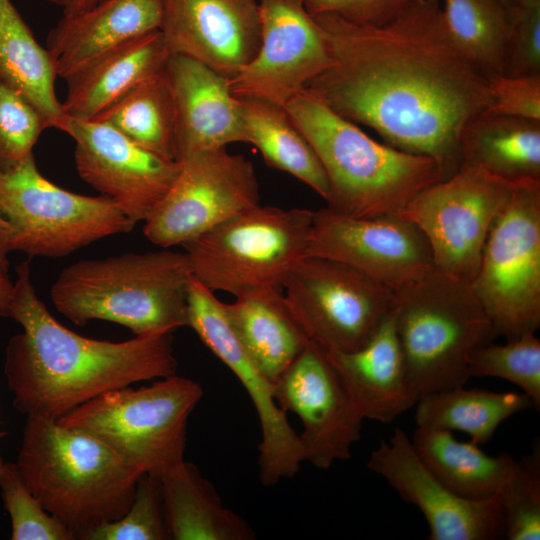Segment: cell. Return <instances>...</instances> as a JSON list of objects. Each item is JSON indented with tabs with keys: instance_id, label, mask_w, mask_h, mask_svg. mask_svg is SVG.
Returning a JSON list of instances; mask_svg holds the SVG:
<instances>
[{
	"instance_id": "cell-44",
	"label": "cell",
	"mask_w": 540,
	"mask_h": 540,
	"mask_svg": "<svg viewBox=\"0 0 540 540\" xmlns=\"http://www.w3.org/2000/svg\"><path fill=\"white\" fill-rule=\"evenodd\" d=\"M8 254L9 252L5 244L4 227L0 221V275L2 276H8L10 266Z\"/></svg>"
},
{
	"instance_id": "cell-34",
	"label": "cell",
	"mask_w": 540,
	"mask_h": 540,
	"mask_svg": "<svg viewBox=\"0 0 540 540\" xmlns=\"http://www.w3.org/2000/svg\"><path fill=\"white\" fill-rule=\"evenodd\" d=\"M468 376L496 377L520 387L540 409V340L527 333L506 344L487 343L475 349L468 362Z\"/></svg>"
},
{
	"instance_id": "cell-6",
	"label": "cell",
	"mask_w": 540,
	"mask_h": 540,
	"mask_svg": "<svg viewBox=\"0 0 540 540\" xmlns=\"http://www.w3.org/2000/svg\"><path fill=\"white\" fill-rule=\"evenodd\" d=\"M392 311L419 396L464 386L472 352L496 336L471 285L434 268L394 291Z\"/></svg>"
},
{
	"instance_id": "cell-41",
	"label": "cell",
	"mask_w": 540,
	"mask_h": 540,
	"mask_svg": "<svg viewBox=\"0 0 540 540\" xmlns=\"http://www.w3.org/2000/svg\"><path fill=\"white\" fill-rule=\"evenodd\" d=\"M414 0H303L312 16L334 15L359 25H381Z\"/></svg>"
},
{
	"instance_id": "cell-43",
	"label": "cell",
	"mask_w": 540,
	"mask_h": 540,
	"mask_svg": "<svg viewBox=\"0 0 540 540\" xmlns=\"http://www.w3.org/2000/svg\"><path fill=\"white\" fill-rule=\"evenodd\" d=\"M13 282L8 276L0 275V317H7Z\"/></svg>"
},
{
	"instance_id": "cell-12",
	"label": "cell",
	"mask_w": 540,
	"mask_h": 540,
	"mask_svg": "<svg viewBox=\"0 0 540 540\" xmlns=\"http://www.w3.org/2000/svg\"><path fill=\"white\" fill-rule=\"evenodd\" d=\"M515 187L462 164L419 192L399 214L426 238L434 269L470 284L490 228Z\"/></svg>"
},
{
	"instance_id": "cell-24",
	"label": "cell",
	"mask_w": 540,
	"mask_h": 540,
	"mask_svg": "<svg viewBox=\"0 0 540 540\" xmlns=\"http://www.w3.org/2000/svg\"><path fill=\"white\" fill-rule=\"evenodd\" d=\"M169 51L159 29L99 56L64 80V115L91 120L128 92L164 71Z\"/></svg>"
},
{
	"instance_id": "cell-35",
	"label": "cell",
	"mask_w": 540,
	"mask_h": 540,
	"mask_svg": "<svg viewBox=\"0 0 540 540\" xmlns=\"http://www.w3.org/2000/svg\"><path fill=\"white\" fill-rule=\"evenodd\" d=\"M504 538L540 539V447L537 442L500 493Z\"/></svg>"
},
{
	"instance_id": "cell-10",
	"label": "cell",
	"mask_w": 540,
	"mask_h": 540,
	"mask_svg": "<svg viewBox=\"0 0 540 540\" xmlns=\"http://www.w3.org/2000/svg\"><path fill=\"white\" fill-rule=\"evenodd\" d=\"M495 335L540 325V184L516 186L495 219L470 283Z\"/></svg>"
},
{
	"instance_id": "cell-23",
	"label": "cell",
	"mask_w": 540,
	"mask_h": 540,
	"mask_svg": "<svg viewBox=\"0 0 540 540\" xmlns=\"http://www.w3.org/2000/svg\"><path fill=\"white\" fill-rule=\"evenodd\" d=\"M161 18L162 0H100L84 12L63 15L46 39L57 77L65 79L104 53L159 29Z\"/></svg>"
},
{
	"instance_id": "cell-9",
	"label": "cell",
	"mask_w": 540,
	"mask_h": 540,
	"mask_svg": "<svg viewBox=\"0 0 540 540\" xmlns=\"http://www.w3.org/2000/svg\"><path fill=\"white\" fill-rule=\"evenodd\" d=\"M0 221L8 252L63 257L135 222L110 198L65 190L45 178L34 154L0 173Z\"/></svg>"
},
{
	"instance_id": "cell-42",
	"label": "cell",
	"mask_w": 540,
	"mask_h": 540,
	"mask_svg": "<svg viewBox=\"0 0 540 540\" xmlns=\"http://www.w3.org/2000/svg\"><path fill=\"white\" fill-rule=\"evenodd\" d=\"M50 3L62 8L63 15H74L84 12L100 0H47Z\"/></svg>"
},
{
	"instance_id": "cell-45",
	"label": "cell",
	"mask_w": 540,
	"mask_h": 540,
	"mask_svg": "<svg viewBox=\"0 0 540 540\" xmlns=\"http://www.w3.org/2000/svg\"><path fill=\"white\" fill-rule=\"evenodd\" d=\"M507 9L517 4L520 0H499Z\"/></svg>"
},
{
	"instance_id": "cell-21",
	"label": "cell",
	"mask_w": 540,
	"mask_h": 540,
	"mask_svg": "<svg viewBox=\"0 0 540 540\" xmlns=\"http://www.w3.org/2000/svg\"><path fill=\"white\" fill-rule=\"evenodd\" d=\"M176 119L177 161L206 150L246 143L239 99L230 79L183 55H169L166 67Z\"/></svg>"
},
{
	"instance_id": "cell-2",
	"label": "cell",
	"mask_w": 540,
	"mask_h": 540,
	"mask_svg": "<svg viewBox=\"0 0 540 540\" xmlns=\"http://www.w3.org/2000/svg\"><path fill=\"white\" fill-rule=\"evenodd\" d=\"M16 275L7 317L23 332L8 342L4 373L20 412L58 419L104 392L176 374L172 333L121 342L81 336L39 299L28 261Z\"/></svg>"
},
{
	"instance_id": "cell-32",
	"label": "cell",
	"mask_w": 540,
	"mask_h": 540,
	"mask_svg": "<svg viewBox=\"0 0 540 540\" xmlns=\"http://www.w3.org/2000/svg\"><path fill=\"white\" fill-rule=\"evenodd\" d=\"M91 120L103 122L143 148L177 161L175 109L165 69Z\"/></svg>"
},
{
	"instance_id": "cell-26",
	"label": "cell",
	"mask_w": 540,
	"mask_h": 540,
	"mask_svg": "<svg viewBox=\"0 0 540 540\" xmlns=\"http://www.w3.org/2000/svg\"><path fill=\"white\" fill-rule=\"evenodd\" d=\"M158 478L170 539H255L248 522L224 507L214 486L192 463L182 460Z\"/></svg>"
},
{
	"instance_id": "cell-17",
	"label": "cell",
	"mask_w": 540,
	"mask_h": 540,
	"mask_svg": "<svg viewBox=\"0 0 540 540\" xmlns=\"http://www.w3.org/2000/svg\"><path fill=\"white\" fill-rule=\"evenodd\" d=\"M261 43L255 57L230 79L237 98L285 107L331 63L322 28L303 0H257Z\"/></svg>"
},
{
	"instance_id": "cell-31",
	"label": "cell",
	"mask_w": 540,
	"mask_h": 540,
	"mask_svg": "<svg viewBox=\"0 0 540 540\" xmlns=\"http://www.w3.org/2000/svg\"><path fill=\"white\" fill-rule=\"evenodd\" d=\"M524 393L465 389L464 386L420 395L415 405L417 427L465 432L476 445L490 441L498 426L532 407Z\"/></svg>"
},
{
	"instance_id": "cell-37",
	"label": "cell",
	"mask_w": 540,
	"mask_h": 540,
	"mask_svg": "<svg viewBox=\"0 0 540 540\" xmlns=\"http://www.w3.org/2000/svg\"><path fill=\"white\" fill-rule=\"evenodd\" d=\"M47 128L49 121L30 101L0 82V173L32 155Z\"/></svg>"
},
{
	"instance_id": "cell-16",
	"label": "cell",
	"mask_w": 540,
	"mask_h": 540,
	"mask_svg": "<svg viewBox=\"0 0 540 540\" xmlns=\"http://www.w3.org/2000/svg\"><path fill=\"white\" fill-rule=\"evenodd\" d=\"M53 128L73 139L79 176L135 223L150 216L179 172L178 161L143 148L103 122L63 114Z\"/></svg>"
},
{
	"instance_id": "cell-19",
	"label": "cell",
	"mask_w": 540,
	"mask_h": 540,
	"mask_svg": "<svg viewBox=\"0 0 540 540\" xmlns=\"http://www.w3.org/2000/svg\"><path fill=\"white\" fill-rule=\"evenodd\" d=\"M402 499L415 505L429 526L430 540H495L504 537L500 496L464 499L446 487L424 464L406 432L397 427L366 463Z\"/></svg>"
},
{
	"instance_id": "cell-22",
	"label": "cell",
	"mask_w": 540,
	"mask_h": 540,
	"mask_svg": "<svg viewBox=\"0 0 540 540\" xmlns=\"http://www.w3.org/2000/svg\"><path fill=\"white\" fill-rule=\"evenodd\" d=\"M324 352L364 419L390 423L415 407L419 393L405 364L392 309L361 348Z\"/></svg>"
},
{
	"instance_id": "cell-38",
	"label": "cell",
	"mask_w": 540,
	"mask_h": 540,
	"mask_svg": "<svg viewBox=\"0 0 540 540\" xmlns=\"http://www.w3.org/2000/svg\"><path fill=\"white\" fill-rule=\"evenodd\" d=\"M159 478L142 474L132 504L119 519L89 532L84 540H167Z\"/></svg>"
},
{
	"instance_id": "cell-18",
	"label": "cell",
	"mask_w": 540,
	"mask_h": 540,
	"mask_svg": "<svg viewBox=\"0 0 540 540\" xmlns=\"http://www.w3.org/2000/svg\"><path fill=\"white\" fill-rule=\"evenodd\" d=\"M274 396L302 423L303 461L327 469L351 457L364 418L323 349L310 341L274 383Z\"/></svg>"
},
{
	"instance_id": "cell-11",
	"label": "cell",
	"mask_w": 540,
	"mask_h": 540,
	"mask_svg": "<svg viewBox=\"0 0 540 540\" xmlns=\"http://www.w3.org/2000/svg\"><path fill=\"white\" fill-rule=\"evenodd\" d=\"M285 304L306 335L326 352H352L374 335L393 306L394 291L354 267L306 255L288 274Z\"/></svg>"
},
{
	"instance_id": "cell-8",
	"label": "cell",
	"mask_w": 540,
	"mask_h": 540,
	"mask_svg": "<svg viewBox=\"0 0 540 540\" xmlns=\"http://www.w3.org/2000/svg\"><path fill=\"white\" fill-rule=\"evenodd\" d=\"M202 396L197 382L175 374L104 392L57 421L96 436L141 475L158 477L184 460L187 421Z\"/></svg>"
},
{
	"instance_id": "cell-39",
	"label": "cell",
	"mask_w": 540,
	"mask_h": 540,
	"mask_svg": "<svg viewBox=\"0 0 540 540\" xmlns=\"http://www.w3.org/2000/svg\"><path fill=\"white\" fill-rule=\"evenodd\" d=\"M504 75L540 74V0H520L508 9Z\"/></svg>"
},
{
	"instance_id": "cell-46",
	"label": "cell",
	"mask_w": 540,
	"mask_h": 540,
	"mask_svg": "<svg viewBox=\"0 0 540 540\" xmlns=\"http://www.w3.org/2000/svg\"><path fill=\"white\" fill-rule=\"evenodd\" d=\"M3 464H4V463L0 460V472H1V470H2Z\"/></svg>"
},
{
	"instance_id": "cell-25",
	"label": "cell",
	"mask_w": 540,
	"mask_h": 540,
	"mask_svg": "<svg viewBox=\"0 0 540 540\" xmlns=\"http://www.w3.org/2000/svg\"><path fill=\"white\" fill-rule=\"evenodd\" d=\"M459 151L460 165L513 186L540 184V121L486 109L464 126Z\"/></svg>"
},
{
	"instance_id": "cell-20",
	"label": "cell",
	"mask_w": 540,
	"mask_h": 540,
	"mask_svg": "<svg viewBox=\"0 0 540 540\" xmlns=\"http://www.w3.org/2000/svg\"><path fill=\"white\" fill-rule=\"evenodd\" d=\"M170 55L195 59L232 79L257 54V0H162L159 28Z\"/></svg>"
},
{
	"instance_id": "cell-29",
	"label": "cell",
	"mask_w": 540,
	"mask_h": 540,
	"mask_svg": "<svg viewBox=\"0 0 540 540\" xmlns=\"http://www.w3.org/2000/svg\"><path fill=\"white\" fill-rule=\"evenodd\" d=\"M238 99L246 143L255 146L270 167L294 176L327 201L330 188L323 166L286 108L261 99Z\"/></svg>"
},
{
	"instance_id": "cell-7",
	"label": "cell",
	"mask_w": 540,
	"mask_h": 540,
	"mask_svg": "<svg viewBox=\"0 0 540 540\" xmlns=\"http://www.w3.org/2000/svg\"><path fill=\"white\" fill-rule=\"evenodd\" d=\"M313 211L252 207L182 245L194 278L234 297L282 292L307 255Z\"/></svg>"
},
{
	"instance_id": "cell-30",
	"label": "cell",
	"mask_w": 540,
	"mask_h": 540,
	"mask_svg": "<svg viewBox=\"0 0 540 540\" xmlns=\"http://www.w3.org/2000/svg\"><path fill=\"white\" fill-rule=\"evenodd\" d=\"M56 70L11 0H0V82L30 101L50 128L64 113L55 91Z\"/></svg>"
},
{
	"instance_id": "cell-40",
	"label": "cell",
	"mask_w": 540,
	"mask_h": 540,
	"mask_svg": "<svg viewBox=\"0 0 540 540\" xmlns=\"http://www.w3.org/2000/svg\"><path fill=\"white\" fill-rule=\"evenodd\" d=\"M491 94L489 110L514 117L540 121V74L488 77Z\"/></svg>"
},
{
	"instance_id": "cell-13",
	"label": "cell",
	"mask_w": 540,
	"mask_h": 540,
	"mask_svg": "<svg viewBox=\"0 0 540 540\" xmlns=\"http://www.w3.org/2000/svg\"><path fill=\"white\" fill-rule=\"evenodd\" d=\"M171 187L144 221L143 233L162 248L183 245L260 204L251 161L226 148L181 160Z\"/></svg>"
},
{
	"instance_id": "cell-3",
	"label": "cell",
	"mask_w": 540,
	"mask_h": 540,
	"mask_svg": "<svg viewBox=\"0 0 540 540\" xmlns=\"http://www.w3.org/2000/svg\"><path fill=\"white\" fill-rule=\"evenodd\" d=\"M16 465L44 509L75 539L129 509L141 476L96 436L27 416Z\"/></svg>"
},
{
	"instance_id": "cell-14",
	"label": "cell",
	"mask_w": 540,
	"mask_h": 540,
	"mask_svg": "<svg viewBox=\"0 0 540 540\" xmlns=\"http://www.w3.org/2000/svg\"><path fill=\"white\" fill-rule=\"evenodd\" d=\"M187 318L203 344L240 381L256 410L261 440L259 480L273 486L293 477L303 461L298 434L274 396L272 383L248 356L227 318L225 303L193 276L188 286Z\"/></svg>"
},
{
	"instance_id": "cell-15",
	"label": "cell",
	"mask_w": 540,
	"mask_h": 540,
	"mask_svg": "<svg viewBox=\"0 0 540 540\" xmlns=\"http://www.w3.org/2000/svg\"><path fill=\"white\" fill-rule=\"evenodd\" d=\"M307 255L346 263L393 291L434 268L426 238L400 214L354 217L327 206L313 211Z\"/></svg>"
},
{
	"instance_id": "cell-4",
	"label": "cell",
	"mask_w": 540,
	"mask_h": 540,
	"mask_svg": "<svg viewBox=\"0 0 540 540\" xmlns=\"http://www.w3.org/2000/svg\"><path fill=\"white\" fill-rule=\"evenodd\" d=\"M285 108L323 166L331 209L354 217L399 214L419 192L447 178L435 159L376 141L304 90Z\"/></svg>"
},
{
	"instance_id": "cell-28",
	"label": "cell",
	"mask_w": 540,
	"mask_h": 540,
	"mask_svg": "<svg viewBox=\"0 0 540 540\" xmlns=\"http://www.w3.org/2000/svg\"><path fill=\"white\" fill-rule=\"evenodd\" d=\"M411 441L428 469L468 500L500 496L518 465L508 453L489 456L471 441H458L449 430L417 427Z\"/></svg>"
},
{
	"instance_id": "cell-1",
	"label": "cell",
	"mask_w": 540,
	"mask_h": 540,
	"mask_svg": "<svg viewBox=\"0 0 540 540\" xmlns=\"http://www.w3.org/2000/svg\"><path fill=\"white\" fill-rule=\"evenodd\" d=\"M331 63L304 91L387 144L460 167L467 122L489 108L488 77L451 40L441 0H414L381 25L313 16Z\"/></svg>"
},
{
	"instance_id": "cell-33",
	"label": "cell",
	"mask_w": 540,
	"mask_h": 540,
	"mask_svg": "<svg viewBox=\"0 0 540 540\" xmlns=\"http://www.w3.org/2000/svg\"><path fill=\"white\" fill-rule=\"evenodd\" d=\"M446 30L458 50L487 77L503 74L509 27L499 0H441Z\"/></svg>"
},
{
	"instance_id": "cell-5",
	"label": "cell",
	"mask_w": 540,
	"mask_h": 540,
	"mask_svg": "<svg viewBox=\"0 0 540 540\" xmlns=\"http://www.w3.org/2000/svg\"><path fill=\"white\" fill-rule=\"evenodd\" d=\"M191 276L185 252L80 260L62 270L50 298L57 311L77 325L105 320L127 327L136 336L173 333L188 326Z\"/></svg>"
},
{
	"instance_id": "cell-27",
	"label": "cell",
	"mask_w": 540,
	"mask_h": 540,
	"mask_svg": "<svg viewBox=\"0 0 540 540\" xmlns=\"http://www.w3.org/2000/svg\"><path fill=\"white\" fill-rule=\"evenodd\" d=\"M228 321L248 356L272 382L310 342L290 311L282 292L235 297L225 303Z\"/></svg>"
},
{
	"instance_id": "cell-36",
	"label": "cell",
	"mask_w": 540,
	"mask_h": 540,
	"mask_svg": "<svg viewBox=\"0 0 540 540\" xmlns=\"http://www.w3.org/2000/svg\"><path fill=\"white\" fill-rule=\"evenodd\" d=\"M3 502L11 520L12 540H74L62 523L48 513L26 485L16 463L0 472Z\"/></svg>"
}]
</instances>
